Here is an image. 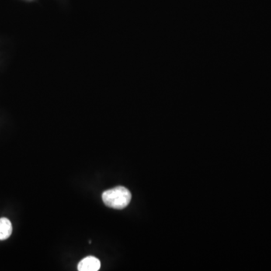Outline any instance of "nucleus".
Returning a JSON list of instances; mask_svg holds the SVG:
<instances>
[{"label": "nucleus", "instance_id": "1", "mask_svg": "<svg viewBox=\"0 0 271 271\" xmlns=\"http://www.w3.org/2000/svg\"><path fill=\"white\" fill-rule=\"evenodd\" d=\"M102 197L106 206L122 210L128 206L131 200V194L124 187L119 186L104 192Z\"/></svg>", "mask_w": 271, "mask_h": 271}, {"label": "nucleus", "instance_id": "2", "mask_svg": "<svg viewBox=\"0 0 271 271\" xmlns=\"http://www.w3.org/2000/svg\"><path fill=\"white\" fill-rule=\"evenodd\" d=\"M100 262L94 256H88L81 260L78 265L79 271H98L100 268Z\"/></svg>", "mask_w": 271, "mask_h": 271}, {"label": "nucleus", "instance_id": "3", "mask_svg": "<svg viewBox=\"0 0 271 271\" xmlns=\"http://www.w3.org/2000/svg\"><path fill=\"white\" fill-rule=\"evenodd\" d=\"M12 234V222L6 219H0V241L8 239Z\"/></svg>", "mask_w": 271, "mask_h": 271}]
</instances>
